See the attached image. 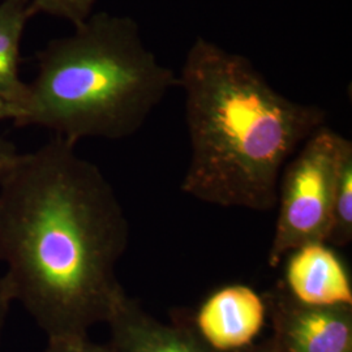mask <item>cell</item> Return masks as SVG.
I'll return each mask as SVG.
<instances>
[{
	"mask_svg": "<svg viewBox=\"0 0 352 352\" xmlns=\"http://www.w3.org/2000/svg\"><path fill=\"white\" fill-rule=\"evenodd\" d=\"M236 352H277V350L274 347L273 340H265V342H261V343H257V344L252 343L251 346H248V347H245V349Z\"/></svg>",
	"mask_w": 352,
	"mask_h": 352,
	"instance_id": "2e32d148",
	"label": "cell"
},
{
	"mask_svg": "<svg viewBox=\"0 0 352 352\" xmlns=\"http://www.w3.org/2000/svg\"><path fill=\"white\" fill-rule=\"evenodd\" d=\"M343 136L325 124L304 141L278 184V217L267 264L277 267L307 244H327Z\"/></svg>",
	"mask_w": 352,
	"mask_h": 352,
	"instance_id": "277c9868",
	"label": "cell"
},
{
	"mask_svg": "<svg viewBox=\"0 0 352 352\" xmlns=\"http://www.w3.org/2000/svg\"><path fill=\"white\" fill-rule=\"evenodd\" d=\"M20 155L21 153L17 151L12 141L0 135V180L12 170Z\"/></svg>",
	"mask_w": 352,
	"mask_h": 352,
	"instance_id": "4fadbf2b",
	"label": "cell"
},
{
	"mask_svg": "<svg viewBox=\"0 0 352 352\" xmlns=\"http://www.w3.org/2000/svg\"><path fill=\"white\" fill-rule=\"evenodd\" d=\"M264 299L277 352H352V305H305L287 289Z\"/></svg>",
	"mask_w": 352,
	"mask_h": 352,
	"instance_id": "5b68a950",
	"label": "cell"
},
{
	"mask_svg": "<svg viewBox=\"0 0 352 352\" xmlns=\"http://www.w3.org/2000/svg\"><path fill=\"white\" fill-rule=\"evenodd\" d=\"M33 14L29 0H0V100L21 115L28 84L19 71L20 46L26 21Z\"/></svg>",
	"mask_w": 352,
	"mask_h": 352,
	"instance_id": "9c48e42d",
	"label": "cell"
},
{
	"mask_svg": "<svg viewBox=\"0 0 352 352\" xmlns=\"http://www.w3.org/2000/svg\"><path fill=\"white\" fill-rule=\"evenodd\" d=\"M13 302H13L12 294L7 285V280L3 277V274H0V352L3 346L4 330H6L7 320L11 312Z\"/></svg>",
	"mask_w": 352,
	"mask_h": 352,
	"instance_id": "5bb4252c",
	"label": "cell"
},
{
	"mask_svg": "<svg viewBox=\"0 0 352 352\" xmlns=\"http://www.w3.org/2000/svg\"><path fill=\"white\" fill-rule=\"evenodd\" d=\"M177 85L175 72L146 47L135 19L93 13L39 51L17 126L46 128L74 144L126 139Z\"/></svg>",
	"mask_w": 352,
	"mask_h": 352,
	"instance_id": "3957f363",
	"label": "cell"
},
{
	"mask_svg": "<svg viewBox=\"0 0 352 352\" xmlns=\"http://www.w3.org/2000/svg\"><path fill=\"white\" fill-rule=\"evenodd\" d=\"M286 286L289 295L305 305H352L347 270L336 252L324 243L307 244L289 253Z\"/></svg>",
	"mask_w": 352,
	"mask_h": 352,
	"instance_id": "ba28073f",
	"label": "cell"
},
{
	"mask_svg": "<svg viewBox=\"0 0 352 352\" xmlns=\"http://www.w3.org/2000/svg\"><path fill=\"white\" fill-rule=\"evenodd\" d=\"M264 296L244 285H230L202 302L195 327L213 350L236 352L251 346L264 327Z\"/></svg>",
	"mask_w": 352,
	"mask_h": 352,
	"instance_id": "8992f818",
	"label": "cell"
},
{
	"mask_svg": "<svg viewBox=\"0 0 352 352\" xmlns=\"http://www.w3.org/2000/svg\"><path fill=\"white\" fill-rule=\"evenodd\" d=\"M20 116H21V113L17 109H14L11 104L0 100V122L11 120L13 123H17Z\"/></svg>",
	"mask_w": 352,
	"mask_h": 352,
	"instance_id": "9a60e30c",
	"label": "cell"
},
{
	"mask_svg": "<svg viewBox=\"0 0 352 352\" xmlns=\"http://www.w3.org/2000/svg\"><path fill=\"white\" fill-rule=\"evenodd\" d=\"M33 12L47 13L69 21L74 26L82 24L93 14L97 0H29Z\"/></svg>",
	"mask_w": 352,
	"mask_h": 352,
	"instance_id": "8fae6325",
	"label": "cell"
},
{
	"mask_svg": "<svg viewBox=\"0 0 352 352\" xmlns=\"http://www.w3.org/2000/svg\"><path fill=\"white\" fill-rule=\"evenodd\" d=\"M129 222L101 168L55 136L0 180V263L13 302L47 338L107 322Z\"/></svg>",
	"mask_w": 352,
	"mask_h": 352,
	"instance_id": "6da1fadb",
	"label": "cell"
},
{
	"mask_svg": "<svg viewBox=\"0 0 352 352\" xmlns=\"http://www.w3.org/2000/svg\"><path fill=\"white\" fill-rule=\"evenodd\" d=\"M106 324L111 330L113 352H218L202 340L195 325L155 320L126 289Z\"/></svg>",
	"mask_w": 352,
	"mask_h": 352,
	"instance_id": "52a82bcc",
	"label": "cell"
},
{
	"mask_svg": "<svg viewBox=\"0 0 352 352\" xmlns=\"http://www.w3.org/2000/svg\"><path fill=\"white\" fill-rule=\"evenodd\" d=\"M352 241V142L343 136L333 200V223L327 243L346 247Z\"/></svg>",
	"mask_w": 352,
	"mask_h": 352,
	"instance_id": "30bf717a",
	"label": "cell"
},
{
	"mask_svg": "<svg viewBox=\"0 0 352 352\" xmlns=\"http://www.w3.org/2000/svg\"><path fill=\"white\" fill-rule=\"evenodd\" d=\"M177 81L190 144L182 190L217 206L272 210L285 166L325 126V110L289 100L247 56L204 37L189 47Z\"/></svg>",
	"mask_w": 352,
	"mask_h": 352,
	"instance_id": "7a4b0ae2",
	"label": "cell"
},
{
	"mask_svg": "<svg viewBox=\"0 0 352 352\" xmlns=\"http://www.w3.org/2000/svg\"><path fill=\"white\" fill-rule=\"evenodd\" d=\"M45 352H113L110 344H100L82 337H58L47 338Z\"/></svg>",
	"mask_w": 352,
	"mask_h": 352,
	"instance_id": "7c38bea8",
	"label": "cell"
}]
</instances>
